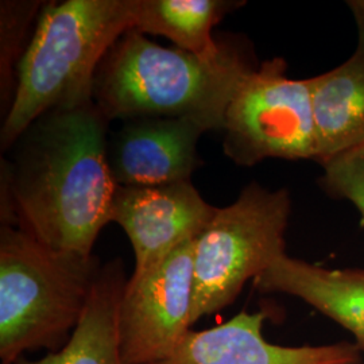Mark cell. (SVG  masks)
<instances>
[{"label": "cell", "mask_w": 364, "mask_h": 364, "mask_svg": "<svg viewBox=\"0 0 364 364\" xmlns=\"http://www.w3.org/2000/svg\"><path fill=\"white\" fill-rule=\"evenodd\" d=\"M109 124L93 102L34 120L1 161V224L92 255L117 186L107 161Z\"/></svg>", "instance_id": "6da1fadb"}, {"label": "cell", "mask_w": 364, "mask_h": 364, "mask_svg": "<svg viewBox=\"0 0 364 364\" xmlns=\"http://www.w3.org/2000/svg\"><path fill=\"white\" fill-rule=\"evenodd\" d=\"M243 38H225L215 57L166 48L131 28L99 66L93 103L109 120L189 117L223 130L227 108L243 80L255 70Z\"/></svg>", "instance_id": "7a4b0ae2"}, {"label": "cell", "mask_w": 364, "mask_h": 364, "mask_svg": "<svg viewBox=\"0 0 364 364\" xmlns=\"http://www.w3.org/2000/svg\"><path fill=\"white\" fill-rule=\"evenodd\" d=\"M136 0L45 3L18 68L0 146L9 151L38 117L93 102L95 76L107 53L135 23Z\"/></svg>", "instance_id": "3957f363"}, {"label": "cell", "mask_w": 364, "mask_h": 364, "mask_svg": "<svg viewBox=\"0 0 364 364\" xmlns=\"http://www.w3.org/2000/svg\"><path fill=\"white\" fill-rule=\"evenodd\" d=\"M102 269L92 255L58 251L18 227L0 228V359L60 351L85 311Z\"/></svg>", "instance_id": "277c9868"}, {"label": "cell", "mask_w": 364, "mask_h": 364, "mask_svg": "<svg viewBox=\"0 0 364 364\" xmlns=\"http://www.w3.org/2000/svg\"><path fill=\"white\" fill-rule=\"evenodd\" d=\"M291 198L250 182L228 207L218 208L195 243L192 326L234 304L250 279L285 255Z\"/></svg>", "instance_id": "5b68a950"}, {"label": "cell", "mask_w": 364, "mask_h": 364, "mask_svg": "<svg viewBox=\"0 0 364 364\" xmlns=\"http://www.w3.org/2000/svg\"><path fill=\"white\" fill-rule=\"evenodd\" d=\"M223 150L243 168L264 159L317 161V134L309 78L287 76L281 57L260 63L227 108Z\"/></svg>", "instance_id": "8992f818"}, {"label": "cell", "mask_w": 364, "mask_h": 364, "mask_svg": "<svg viewBox=\"0 0 364 364\" xmlns=\"http://www.w3.org/2000/svg\"><path fill=\"white\" fill-rule=\"evenodd\" d=\"M195 243H182L146 273L129 278L119 311L123 364L164 360L192 331Z\"/></svg>", "instance_id": "52a82bcc"}, {"label": "cell", "mask_w": 364, "mask_h": 364, "mask_svg": "<svg viewBox=\"0 0 364 364\" xmlns=\"http://www.w3.org/2000/svg\"><path fill=\"white\" fill-rule=\"evenodd\" d=\"M218 208L208 204L191 180L151 186H117L111 221L130 239L138 277L165 259L182 243L197 239Z\"/></svg>", "instance_id": "ba28073f"}, {"label": "cell", "mask_w": 364, "mask_h": 364, "mask_svg": "<svg viewBox=\"0 0 364 364\" xmlns=\"http://www.w3.org/2000/svg\"><path fill=\"white\" fill-rule=\"evenodd\" d=\"M208 129L189 117H135L109 132L107 161L119 186L191 180L200 166L197 144Z\"/></svg>", "instance_id": "9c48e42d"}, {"label": "cell", "mask_w": 364, "mask_h": 364, "mask_svg": "<svg viewBox=\"0 0 364 364\" xmlns=\"http://www.w3.org/2000/svg\"><path fill=\"white\" fill-rule=\"evenodd\" d=\"M267 314L237 313L204 331H191L169 358L151 364H359L356 343L285 347L263 336Z\"/></svg>", "instance_id": "30bf717a"}, {"label": "cell", "mask_w": 364, "mask_h": 364, "mask_svg": "<svg viewBox=\"0 0 364 364\" xmlns=\"http://www.w3.org/2000/svg\"><path fill=\"white\" fill-rule=\"evenodd\" d=\"M254 285L262 293L302 299L355 336L364 352V270L326 269L305 260L279 257Z\"/></svg>", "instance_id": "8fae6325"}, {"label": "cell", "mask_w": 364, "mask_h": 364, "mask_svg": "<svg viewBox=\"0 0 364 364\" xmlns=\"http://www.w3.org/2000/svg\"><path fill=\"white\" fill-rule=\"evenodd\" d=\"M317 134V164L351 154L364 146V31L343 64L309 78Z\"/></svg>", "instance_id": "7c38bea8"}, {"label": "cell", "mask_w": 364, "mask_h": 364, "mask_svg": "<svg viewBox=\"0 0 364 364\" xmlns=\"http://www.w3.org/2000/svg\"><path fill=\"white\" fill-rule=\"evenodd\" d=\"M129 278L120 259L102 264L85 311L65 346L37 360L15 364H123L119 311Z\"/></svg>", "instance_id": "4fadbf2b"}, {"label": "cell", "mask_w": 364, "mask_h": 364, "mask_svg": "<svg viewBox=\"0 0 364 364\" xmlns=\"http://www.w3.org/2000/svg\"><path fill=\"white\" fill-rule=\"evenodd\" d=\"M245 4L234 0H136L134 28L144 36H164L185 52L215 57L225 39L215 38L213 27Z\"/></svg>", "instance_id": "5bb4252c"}, {"label": "cell", "mask_w": 364, "mask_h": 364, "mask_svg": "<svg viewBox=\"0 0 364 364\" xmlns=\"http://www.w3.org/2000/svg\"><path fill=\"white\" fill-rule=\"evenodd\" d=\"M41 1H1L0 26H1V54H0V84L1 105L6 114L13 103L16 68L25 53L23 43L27 30L41 9ZM6 117V115H4Z\"/></svg>", "instance_id": "9a60e30c"}, {"label": "cell", "mask_w": 364, "mask_h": 364, "mask_svg": "<svg viewBox=\"0 0 364 364\" xmlns=\"http://www.w3.org/2000/svg\"><path fill=\"white\" fill-rule=\"evenodd\" d=\"M323 170L318 180L321 189L333 198L351 203L364 220V156H340Z\"/></svg>", "instance_id": "2e32d148"}, {"label": "cell", "mask_w": 364, "mask_h": 364, "mask_svg": "<svg viewBox=\"0 0 364 364\" xmlns=\"http://www.w3.org/2000/svg\"><path fill=\"white\" fill-rule=\"evenodd\" d=\"M347 4L353 15L358 30L364 31V0H350Z\"/></svg>", "instance_id": "e0dca14e"}, {"label": "cell", "mask_w": 364, "mask_h": 364, "mask_svg": "<svg viewBox=\"0 0 364 364\" xmlns=\"http://www.w3.org/2000/svg\"><path fill=\"white\" fill-rule=\"evenodd\" d=\"M347 156H364V146H362V147H360V149H358V150H355V151L351 153V154H347Z\"/></svg>", "instance_id": "ac0fdd59"}, {"label": "cell", "mask_w": 364, "mask_h": 364, "mask_svg": "<svg viewBox=\"0 0 364 364\" xmlns=\"http://www.w3.org/2000/svg\"><path fill=\"white\" fill-rule=\"evenodd\" d=\"M359 364H364V362H363V363H359Z\"/></svg>", "instance_id": "d6986e66"}]
</instances>
